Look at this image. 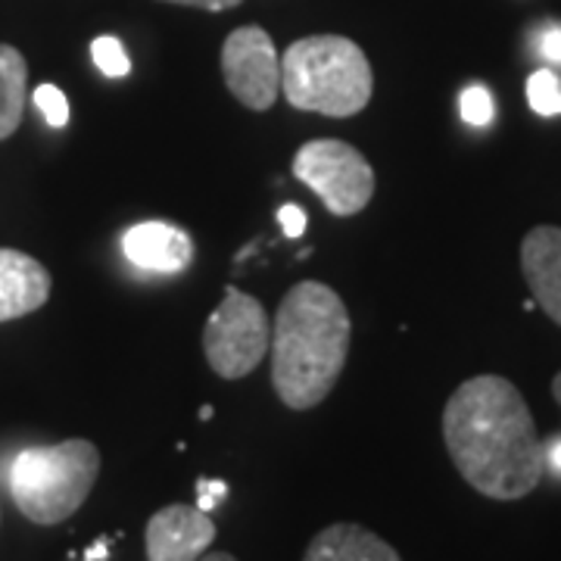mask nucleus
Segmentation results:
<instances>
[{
  "mask_svg": "<svg viewBox=\"0 0 561 561\" xmlns=\"http://www.w3.org/2000/svg\"><path fill=\"white\" fill-rule=\"evenodd\" d=\"M443 443L481 496L524 500L542 481V443L518 387L500 375L465 381L443 409Z\"/></svg>",
  "mask_w": 561,
  "mask_h": 561,
  "instance_id": "nucleus-1",
  "label": "nucleus"
},
{
  "mask_svg": "<svg viewBox=\"0 0 561 561\" xmlns=\"http://www.w3.org/2000/svg\"><path fill=\"white\" fill-rule=\"evenodd\" d=\"M353 341L346 306L321 280H300L284 294L272 324V387L278 400L306 412L328 400Z\"/></svg>",
  "mask_w": 561,
  "mask_h": 561,
  "instance_id": "nucleus-2",
  "label": "nucleus"
},
{
  "mask_svg": "<svg viewBox=\"0 0 561 561\" xmlns=\"http://www.w3.org/2000/svg\"><path fill=\"white\" fill-rule=\"evenodd\" d=\"M280 91L302 113L346 119L368 106L375 76L356 41L312 35L294 41L280 57Z\"/></svg>",
  "mask_w": 561,
  "mask_h": 561,
  "instance_id": "nucleus-3",
  "label": "nucleus"
},
{
  "mask_svg": "<svg viewBox=\"0 0 561 561\" xmlns=\"http://www.w3.org/2000/svg\"><path fill=\"white\" fill-rule=\"evenodd\" d=\"M101 474V449L91 440L28 446L7 471L10 496L28 522L50 527L79 512Z\"/></svg>",
  "mask_w": 561,
  "mask_h": 561,
  "instance_id": "nucleus-4",
  "label": "nucleus"
},
{
  "mask_svg": "<svg viewBox=\"0 0 561 561\" xmlns=\"http://www.w3.org/2000/svg\"><path fill=\"white\" fill-rule=\"evenodd\" d=\"M268 346L272 324L265 306L238 287H228L203 331V353L209 368L225 381H238L268 356Z\"/></svg>",
  "mask_w": 561,
  "mask_h": 561,
  "instance_id": "nucleus-5",
  "label": "nucleus"
},
{
  "mask_svg": "<svg viewBox=\"0 0 561 561\" xmlns=\"http://www.w3.org/2000/svg\"><path fill=\"white\" fill-rule=\"evenodd\" d=\"M294 175L316 191L334 216H356L375 197V169L346 140L319 138L302 144L294 157Z\"/></svg>",
  "mask_w": 561,
  "mask_h": 561,
  "instance_id": "nucleus-6",
  "label": "nucleus"
},
{
  "mask_svg": "<svg viewBox=\"0 0 561 561\" xmlns=\"http://www.w3.org/2000/svg\"><path fill=\"white\" fill-rule=\"evenodd\" d=\"M228 91L253 113L272 110L280 94V57L262 25H241L221 44Z\"/></svg>",
  "mask_w": 561,
  "mask_h": 561,
  "instance_id": "nucleus-7",
  "label": "nucleus"
},
{
  "mask_svg": "<svg viewBox=\"0 0 561 561\" xmlns=\"http://www.w3.org/2000/svg\"><path fill=\"white\" fill-rule=\"evenodd\" d=\"M216 540V522L197 505H165L144 530L147 561H197Z\"/></svg>",
  "mask_w": 561,
  "mask_h": 561,
  "instance_id": "nucleus-8",
  "label": "nucleus"
},
{
  "mask_svg": "<svg viewBox=\"0 0 561 561\" xmlns=\"http://www.w3.org/2000/svg\"><path fill=\"white\" fill-rule=\"evenodd\" d=\"M122 250L131 265L160 272V275H179L187 272L194 262V241L184 228L169 221H140L131 225L122 238Z\"/></svg>",
  "mask_w": 561,
  "mask_h": 561,
  "instance_id": "nucleus-9",
  "label": "nucleus"
},
{
  "mask_svg": "<svg viewBox=\"0 0 561 561\" xmlns=\"http://www.w3.org/2000/svg\"><path fill=\"white\" fill-rule=\"evenodd\" d=\"M522 272L534 302L561 324V228L537 225L522 241Z\"/></svg>",
  "mask_w": 561,
  "mask_h": 561,
  "instance_id": "nucleus-10",
  "label": "nucleus"
},
{
  "mask_svg": "<svg viewBox=\"0 0 561 561\" xmlns=\"http://www.w3.org/2000/svg\"><path fill=\"white\" fill-rule=\"evenodd\" d=\"M54 278L35 256L22 250H0V321L38 312L50 300Z\"/></svg>",
  "mask_w": 561,
  "mask_h": 561,
  "instance_id": "nucleus-11",
  "label": "nucleus"
},
{
  "mask_svg": "<svg viewBox=\"0 0 561 561\" xmlns=\"http://www.w3.org/2000/svg\"><path fill=\"white\" fill-rule=\"evenodd\" d=\"M302 561H402L400 552L362 524H331L306 546Z\"/></svg>",
  "mask_w": 561,
  "mask_h": 561,
  "instance_id": "nucleus-12",
  "label": "nucleus"
},
{
  "mask_svg": "<svg viewBox=\"0 0 561 561\" xmlns=\"http://www.w3.org/2000/svg\"><path fill=\"white\" fill-rule=\"evenodd\" d=\"M28 101V62L16 47L0 44V140L20 128Z\"/></svg>",
  "mask_w": 561,
  "mask_h": 561,
  "instance_id": "nucleus-13",
  "label": "nucleus"
},
{
  "mask_svg": "<svg viewBox=\"0 0 561 561\" xmlns=\"http://www.w3.org/2000/svg\"><path fill=\"white\" fill-rule=\"evenodd\" d=\"M527 103L540 116H561V81L552 69H537L527 79Z\"/></svg>",
  "mask_w": 561,
  "mask_h": 561,
  "instance_id": "nucleus-14",
  "label": "nucleus"
},
{
  "mask_svg": "<svg viewBox=\"0 0 561 561\" xmlns=\"http://www.w3.org/2000/svg\"><path fill=\"white\" fill-rule=\"evenodd\" d=\"M91 57H94V66L101 69L103 76H110V79H122V76L131 72V57L125 54L122 41L113 38V35H101V38L94 41L91 44Z\"/></svg>",
  "mask_w": 561,
  "mask_h": 561,
  "instance_id": "nucleus-15",
  "label": "nucleus"
},
{
  "mask_svg": "<svg viewBox=\"0 0 561 561\" xmlns=\"http://www.w3.org/2000/svg\"><path fill=\"white\" fill-rule=\"evenodd\" d=\"M459 113H461V119L468 122V125H474V128L490 125V122H493V113H496V106H493V94H490L483 84H471V88H465L459 98Z\"/></svg>",
  "mask_w": 561,
  "mask_h": 561,
  "instance_id": "nucleus-16",
  "label": "nucleus"
},
{
  "mask_svg": "<svg viewBox=\"0 0 561 561\" xmlns=\"http://www.w3.org/2000/svg\"><path fill=\"white\" fill-rule=\"evenodd\" d=\"M32 101H35L41 116H44V122L50 128H62L69 122V101H66V94H62L57 84H38L35 94H32Z\"/></svg>",
  "mask_w": 561,
  "mask_h": 561,
  "instance_id": "nucleus-17",
  "label": "nucleus"
},
{
  "mask_svg": "<svg viewBox=\"0 0 561 561\" xmlns=\"http://www.w3.org/2000/svg\"><path fill=\"white\" fill-rule=\"evenodd\" d=\"M225 496H228V483L225 481H209V478L197 481V508L201 512H216Z\"/></svg>",
  "mask_w": 561,
  "mask_h": 561,
  "instance_id": "nucleus-18",
  "label": "nucleus"
},
{
  "mask_svg": "<svg viewBox=\"0 0 561 561\" xmlns=\"http://www.w3.org/2000/svg\"><path fill=\"white\" fill-rule=\"evenodd\" d=\"M278 221L287 238H300L302 231H306V213L297 203H284L278 209Z\"/></svg>",
  "mask_w": 561,
  "mask_h": 561,
  "instance_id": "nucleus-19",
  "label": "nucleus"
},
{
  "mask_svg": "<svg viewBox=\"0 0 561 561\" xmlns=\"http://www.w3.org/2000/svg\"><path fill=\"white\" fill-rule=\"evenodd\" d=\"M540 54L549 62H561V28L552 25L540 35Z\"/></svg>",
  "mask_w": 561,
  "mask_h": 561,
  "instance_id": "nucleus-20",
  "label": "nucleus"
},
{
  "mask_svg": "<svg viewBox=\"0 0 561 561\" xmlns=\"http://www.w3.org/2000/svg\"><path fill=\"white\" fill-rule=\"evenodd\" d=\"M162 3H179V7H197V10H209V13H221V10H231L243 0H162Z\"/></svg>",
  "mask_w": 561,
  "mask_h": 561,
  "instance_id": "nucleus-21",
  "label": "nucleus"
},
{
  "mask_svg": "<svg viewBox=\"0 0 561 561\" xmlns=\"http://www.w3.org/2000/svg\"><path fill=\"white\" fill-rule=\"evenodd\" d=\"M542 459H546V465H549L552 471H559L561 474V434L542 446Z\"/></svg>",
  "mask_w": 561,
  "mask_h": 561,
  "instance_id": "nucleus-22",
  "label": "nucleus"
},
{
  "mask_svg": "<svg viewBox=\"0 0 561 561\" xmlns=\"http://www.w3.org/2000/svg\"><path fill=\"white\" fill-rule=\"evenodd\" d=\"M106 549H110V540L103 537V540H98V546H91L84 552V561H106Z\"/></svg>",
  "mask_w": 561,
  "mask_h": 561,
  "instance_id": "nucleus-23",
  "label": "nucleus"
},
{
  "mask_svg": "<svg viewBox=\"0 0 561 561\" xmlns=\"http://www.w3.org/2000/svg\"><path fill=\"white\" fill-rule=\"evenodd\" d=\"M197 561H238L231 552H206V556H201Z\"/></svg>",
  "mask_w": 561,
  "mask_h": 561,
  "instance_id": "nucleus-24",
  "label": "nucleus"
},
{
  "mask_svg": "<svg viewBox=\"0 0 561 561\" xmlns=\"http://www.w3.org/2000/svg\"><path fill=\"white\" fill-rule=\"evenodd\" d=\"M552 397H556V402L561 405V371L556 375V381H552Z\"/></svg>",
  "mask_w": 561,
  "mask_h": 561,
  "instance_id": "nucleus-25",
  "label": "nucleus"
},
{
  "mask_svg": "<svg viewBox=\"0 0 561 561\" xmlns=\"http://www.w3.org/2000/svg\"><path fill=\"white\" fill-rule=\"evenodd\" d=\"M201 419H203V421L213 419V409H209V405H203V409H201Z\"/></svg>",
  "mask_w": 561,
  "mask_h": 561,
  "instance_id": "nucleus-26",
  "label": "nucleus"
}]
</instances>
